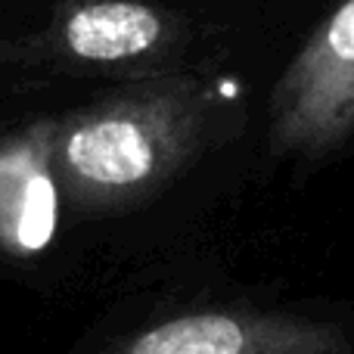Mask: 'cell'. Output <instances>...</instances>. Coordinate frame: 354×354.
<instances>
[{
	"instance_id": "obj_1",
	"label": "cell",
	"mask_w": 354,
	"mask_h": 354,
	"mask_svg": "<svg viewBox=\"0 0 354 354\" xmlns=\"http://www.w3.org/2000/svg\"><path fill=\"white\" fill-rule=\"evenodd\" d=\"M224 97L187 72L128 78L53 118V174L81 214H122L177 183L214 143Z\"/></svg>"
},
{
	"instance_id": "obj_2",
	"label": "cell",
	"mask_w": 354,
	"mask_h": 354,
	"mask_svg": "<svg viewBox=\"0 0 354 354\" xmlns=\"http://www.w3.org/2000/svg\"><path fill=\"white\" fill-rule=\"evenodd\" d=\"M91 354H354V311L258 299L165 301L118 320Z\"/></svg>"
},
{
	"instance_id": "obj_3",
	"label": "cell",
	"mask_w": 354,
	"mask_h": 354,
	"mask_svg": "<svg viewBox=\"0 0 354 354\" xmlns=\"http://www.w3.org/2000/svg\"><path fill=\"white\" fill-rule=\"evenodd\" d=\"M189 44V19L153 0H59L41 31L10 47L66 75H159Z\"/></svg>"
},
{
	"instance_id": "obj_4",
	"label": "cell",
	"mask_w": 354,
	"mask_h": 354,
	"mask_svg": "<svg viewBox=\"0 0 354 354\" xmlns=\"http://www.w3.org/2000/svg\"><path fill=\"white\" fill-rule=\"evenodd\" d=\"M354 137V0H336L277 78L268 140L277 156L317 162Z\"/></svg>"
},
{
	"instance_id": "obj_5",
	"label": "cell",
	"mask_w": 354,
	"mask_h": 354,
	"mask_svg": "<svg viewBox=\"0 0 354 354\" xmlns=\"http://www.w3.org/2000/svg\"><path fill=\"white\" fill-rule=\"evenodd\" d=\"M59 221L53 174V118H35L0 137V252L31 258L50 245Z\"/></svg>"
}]
</instances>
